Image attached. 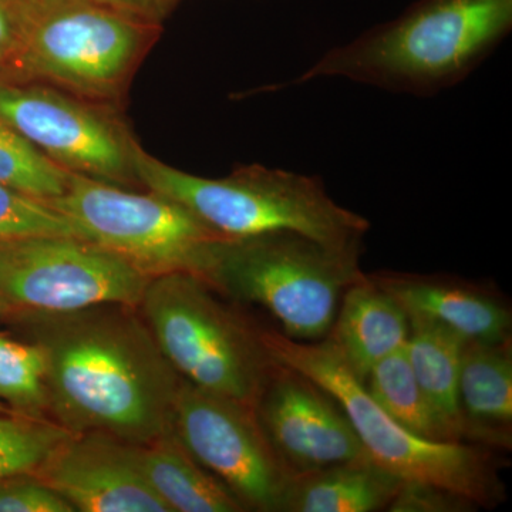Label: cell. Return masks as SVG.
Here are the masks:
<instances>
[{
  "label": "cell",
  "mask_w": 512,
  "mask_h": 512,
  "mask_svg": "<svg viewBox=\"0 0 512 512\" xmlns=\"http://www.w3.org/2000/svg\"><path fill=\"white\" fill-rule=\"evenodd\" d=\"M42 352L50 419L72 433L146 444L171 430L183 377L137 306L6 318Z\"/></svg>",
  "instance_id": "obj_1"
},
{
  "label": "cell",
  "mask_w": 512,
  "mask_h": 512,
  "mask_svg": "<svg viewBox=\"0 0 512 512\" xmlns=\"http://www.w3.org/2000/svg\"><path fill=\"white\" fill-rule=\"evenodd\" d=\"M512 30V0H417L399 18L336 46L281 87L339 79L430 97L468 79Z\"/></svg>",
  "instance_id": "obj_2"
},
{
  "label": "cell",
  "mask_w": 512,
  "mask_h": 512,
  "mask_svg": "<svg viewBox=\"0 0 512 512\" xmlns=\"http://www.w3.org/2000/svg\"><path fill=\"white\" fill-rule=\"evenodd\" d=\"M138 184L180 202L225 238L296 232L336 249L362 251L367 218L330 197L316 175L244 165L224 178L185 173L134 146Z\"/></svg>",
  "instance_id": "obj_3"
},
{
  "label": "cell",
  "mask_w": 512,
  "mask_h": 512,
  "mask_svg": "<svg viewBox=\"0 0 512 512\" xmlns=\"http://www.w3.org/2000/svg\"><path fill=\"white\" fill-rule=\"evenodd\" d=\"M360 255L296 232L222 238L198 276L225 298L264 308L282 335L318 342L329 335L345 292L365 278Z\"/></svg>",
  "instance_id": "obj_4"
},
{
  "label": "cell",
  "mask_w": 512,
  "mask_h": 512,
  "mask_svg": "<svg viewBox=\"0 0 512 512\" xmlns=\"http://www.w3.org/2000/svg\"><path fill=\"white\" fill-rule=\"evenodd\" d=\"M262 339L275 360L308 376L340 404L369 457L400 480L446 488L480 508L504 500L488 448L421 439L404 429L373 400L329 339L299 342L274 329L262 330Z\"/></svg>",
  "instance_id": "obj_5"
},
{
  "label": "cell",
  "mask_w": 512,
  "mask_h": 512,
  "mask_svg": "<svg viewBox=\"0 0 512 512\" xmlns=\"http://www.w3.org/2000/svg\"><path fill=\"white\" fill-rule=\"evenodd\" d=\"M19 42L5 66L18 82L39 83L90 103L126 92L161 26L93 0H18Z\"/></svg>",
  "instance_id": "obj_6"
},
{
  "label": "cell",
  "mask_w": 512,
  "mask_h": 512,
  "mask_svg": "<svg viewBox=\"0 0 512 512\" xmlns=\"http://www.w3.org/2000/svg\"><path fill=\"white\" fill-rule=\"evenodd\" d=\"M138 311L178 375L207 392L254 406L278 365L262 330L201 276L173 272L150 278Z\"/></svg>",
  "instance_id": "obj_7"
},
{
  "label": "cell",
  "mask_w": 512,
  "mask_h": 512,
  "mask_svg": "<svg viewBox=\"0 0 512 512\" xmlns=\"http://www.w3.org/2000/svg\"><path fill=\"white\" fill-rule=\"evenodd\" d=\"M87 241L119 255L141 274L200 275L212 245L225 238L180 202L70 173L62 197L46 201Z\"/></svg>",
  "instance_id": "obj_8"
},
{
  "label": "cell",
  "mask_w": 512,
  "mask_h": 512,
  "mask_svg": "<svg viewBox=\"0 0 512 512\" xmlns=\"http://www.w3.org/2000/svg\"><path fill=\"white\" fill-rule=\"evenodd\" d=\"M150 281L119 255L76 237L0 242V315H57L104 303L137 306Z\"/></svg>",
  "instance_id": "obj_9"
},
{
  "label": "cell",
  "mask_w": 512,
  "mask_h": 512,
  "mask_svg": "<svg viewBox=\"0 0 512 512\" xmlns=\"http://www.w3.org/2000/svg\"><path fill=\"white\" fill-rule=\"evenodd\" d=\"M171 431L238 498L245 511L278 512L293 476L266 439L254 406L183 379Z\"/></svg>",
  "instance_id": "obj_10"
},
{
  "label": "cell",
  "mask_w": 512,
  "mask_h": 512,
  "mask_svg": "<svg viewBox=\"0 0 512 512\" xmlns=\"http://www.w3.org/2000/svg\"><path fill=\"white\" fill-rule=\"evenodd\" d=\"M0 121L70 173L119 187L138 184L137 141L90 101L45 84L0 79Z\"/></svg>",
  "instance_id": "obj_11"
},
{
  "label": "cell",
  "mask_w": 512,
  "mask_h": 512,
  "mask_svg": "<svg viewBox=\"0 0 512 512\" xmlns=\"http://www.w3.org/2000/svg\"><path fill=\"white\" fill-rule=\"evenodd\" d=\"M254 410L292 476L370 458L340 404L318 383L282 363L266 380Z\"/></svg>",
  "instance_id": "obj_12"
},
{
  "label": "cell",
  "mask_w": 512,
  "mask_h": 512,
  "mask_svg": "<svg viewBox=\"0 0 512 512\" xmlns=\"http://www.w3.org/2000/svg\"><path fill=\"white\" fill-rule=\"evenodd\" d=\"M37 476L80 512H170L141 473L136 444L73 433Z\"/></svg>",
  "instance_id": "obj_13"
},
{
  "label": "cell",
  "mask_w": 512,
  "mask_h": 512,
  "mask_svg": "<svg viewBox=\"0 0 512 512\" xmlns=\"http://www.w3.org/2000/svg\"><path fill=\"white\" fill-rule=\"evenodd\" d=\"M370 276L403 306L407 315L439 323L466 342L511 338L510 308L483 286L433 275L390 272Z\"/></svg>",
  "instance_id": "obj_14"
},
{
  "label": "cell",
  "mask_w": 512,
  "mask_h": 512,
  "mask_svg": "<svg viewBox=\"0 0 512 512\" xmlns=\"http://www.w3.org/2000/svg\"><path fill=\"white\" fill-rule=\"evenodd\" d=\"M463 443L511 450L512 342H467L458 376Z\"/></svg>",
  "instance_id": "obj_15"
},
{
  "label": "cell",
  "mask_w": 512,
  "mask_h": 512,
  "mask_svg": "<svg viewBox=\"0 0 512 512\" xmlns=\"http://www.w3.org/2000/svg\"><path fill=\"white\" fill-rule=\"evenodd\" d=\"M409 336L410 320L403 306L365 275L343 295L326 339L365 383L380 360L406 348Z\"/></svg>",
  "instance_id": "obj_16"
},
{
  "label": "cell",
  "mask_w": 512,
  "mask_h": 512,
  "mask_svg": "<svg viewBox=\"0 0 512 512\" xmlns=\"http://www.w3.org/2000/svg\"><path fill=\"white\" fill-rule=\"evenodd\" d=\"M402 483L372 458L335 464L293 476L278 512L387 511Z\"/></svg>",
  "instance_id": "obj_17"
},
{
  "label": "cell",
  "mask_w": 512,
  "mask_h": 512,
  "mask_svg": "<svg viewBox=\"0 0 512 512\" xmlns=\"http://www.w3.org/2000/svg\"><path fill=\"white\" fill-rule=\"evenodd\" d=\"M141 473L170 512H241L231 491L188 453L173 431L138 444Z\"/></svg>",
  "instance_id": "obj_18"
},
{
  "label": "cell",
  "mask_w": 512,
  "mask_h": 512,
  "mask_svg": "<svg viewBox=\"0 0 512 512\" xmlns=\"http://www.w3.org/2000/svg\"><path fill=\"white\" fill-rule=\"evenodd\" d=\"M410 336L406 353L414 376L431 409L446 431L448 440L463 443L458 376L466 340L453 330L429 319L409 316Z\"/></svg>",
  "instance_id": "obj_19"
},
{
  "label": "cell",
  "mask_w": 512,
  "mask_h": 512,
  "mask_svg": "<svg viewBox=\"0 0 512 512\" xmlns=\"http://www.w3.org/2000/svg\"><path fill=\"white\" fill-rule=\"evenodd\" d=\"M365 386L384 412L410 433L421 439L450 441L414 376L406 348L380 360L370 370Z\"/></svg>",
  "instance_id": "obj_20"
},
{
  "label": "cell",
  "mask_w": 512,
  "mask_h": 512,
  "mask_svg": "<svg viewBox=\"0 0 512 512\" xmlns=\"http://www.w3.org/2000/svg\"><path fill=\"white\" fill-rule=\"evenodd\" d=\"M0 402L18 416L52 420L45 360L33 343L0 335Z\"/></svg>",
  "instance_id": "obj_21"
},
{
  "label": "cell",
  "mask_w": 512,
  "mask_h": 512,
  "mask_svg": "<svg viewBox=\"0 0 512 512\" xmlns=\"http://www.w3.org/2000/svg\"><path fill=\"white\" fill-rule=\"evenodd\" d=\"M72 434L53 420L0 413V480L36 474Z\"/></svg>",
  "instance_id": "obj_22"
},
{
  "label": "cell",
  "mask_w": 512,
  "mask_h": 512,
  "mask_svg": "<svg viewBox=\"0 0 512 512\" xmlns=\"http://www.w3.org/2000/svg\"><path fill=\"white\" fill-rule=\"evenodd\" d=\"M70 171L0 121V183L39 198L62 197Z\"/></svg>",
  "instance_id": "obj_23"
},
{
  "label": "cell",
  "mask_w": 512,
  "mask_h": 512,
  "mask_svg": "<svg viewBox=\"0 0 512 512\" xmlns=\"http://www.w3.org/2000/svg\"><path fill=\"white\" fill-rule=\"evenodd\" d=\"M32 237L83 238L73 222L45 200L0 183V242Z\"/></svg>",
  "instance_id": "obj_24"
},
{
  "label": "cell",
  "mask_w": 512,
  "mask_h": 512,
  "mask_svg": "<svg viewBox=\"0 0 512 512\" xmlns=\"http://www.w3.org/2000/svg\"><path fill=\"white\" fill-rule=\"evenodd\" d=\"M0 512H76L37 474L0 480Z\"/></svg>",
  "instance_id": "obj_25"
},
{
  "label": "cell",
  "mask_w": 512,
  "mask_h": 512,
  "mask_svg": "<svg viewBox=\"0 0 512 512\" xmlns=\"http://www.w3.org/2000/svg\"><path fill=\"white\" fill-rule=\"evenodd\" d=\"M478 505L470 498L431 484L403 481L387 507L392 512H468Z\"/></svg>",
  "instance_id": "obj_26"
},
{
  "label": "cell",
  "mask_w": 512,
  "mask_h": 512,
  "mask_svg": "<svg viewBox=\"0 0 512 512\" xmlns=\"http://www.w3.org/2000/svg\"><path fill=\"white\" fill-rule=\"evenodd\" d=\"M93 2L138 22L161 26L173 12L178 0H93Z\"/></svg>",
  "instance_id": "obj_27"
},
{
  "label": "cell",
  "mask_w": 512,
  "mask_h": 512,
  "mask_svg": "<svg viewBox=\"0 0 512 512\" xmlns=\"http://www.w3.org/2000/svg\"><path fill=\"white\" fill-rule=\"evenodd\" d=\"M19 33L18 0H0V56H3L5 63L18 45Z\"/></svg>",
  "instance_id": "obj_28"
},
{
  "label": "cell",
  "mask_w": 512,
  "mask_h": 512,
  "mask_svg": "<svg viewBox=\"0 0 512 512\" xmlns=\"http://www.w3.org/2000/svg\"><path fill=\"white\" fill-rule=\"evenodd\" d=\"M0 413L6 414V413H12V412H10V410L8 409V407L5 406V404L0 402Z\"/></svg>",
  "instance_id": "obj_29"
},
{
  "label": "cell",
  "mask_w": 512,
  "mask_h": 512,
  "mask_svg": "<svg viewBox=\"0 0 512 512\" xmlns=\"http://www.w3.org/2000/svg\"><path fill=\"white\" fill-rule=\"evenodd\" d=\"M3 64H5V59H3V56H0V69H3Z\"/></svg>",
  "instance_id": "obj_30"
}]
</instances>
